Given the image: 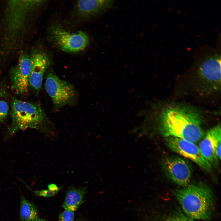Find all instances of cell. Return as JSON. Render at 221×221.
<instances>
[{"label":"cell","instance_id":"7a4b0ae2","mask_svg":"<svg viewBox=\"0 0 221 221\" xmlns=\"http://www.w3.org/2000/svg\"><path fill=\"white\" fill-rule=\"evenodd\" d=\"M174 193L188 217L205 221L211 219L215 200L212 191L206 185L200 183L187 185Z\"/></svg>","mask_w":221,"mask_h":221},{"label":"cell","instance_id":"9c48e42d","mask_svg":"<svg viewBox=\"0 0 221 221\" xmlns=\"http://www.w3.org/2000/svg\"><path fill=\"white\" fill-rule=\"evenodd\" d=\"M163 168L167 176L179 185H188L192 176L191 167L187 161L178 157L167 158L163 164Z\"/></svg>","mask_w":221,"mask_h":221},{"label":"cell","instance_id":"ffe728a7","mask_svg":"<svg viewBox=\"0 0 221 221\" xmlns=\"http://www.w3.org/2000/svg\"><path fill=\"white\" fill-rule=\"evenodd\" d=\"M74 212L64 210L60 213L59 216V221H74Z\"/></svg>","mask_w":221,"mask_h":221},{"label":"cell","instance_id":"6da1fadb","mask_svg":"<svg viewBox=\"0 0 221 221\" xmlns=\"http://www.w3.org/2000/svg\"><path fill=\"white\" fill-rule=\"evenodd\" d=\"M202 120L199 112L187 106H173L163 110L159 118V129L167 137H173L194 143L205 133L202 127Z\"/></svg>","mask_w":221,"mask_h":221},{"label":"cell","instance_id":"9a60e30c","mask_svg":"<svg viewBox=\"0 0 221 221\" xmlns=\"http://www.w3.org/2000/svg\"><path fill=\"white\" fill-rule=\"evenodd\" d=\"M19 216L21 221H34L38 218L36 206L23 196L20 200Z\"/></svg>","mask_w":221,"mask_h":221},{"label":"cell","instance_id":"603a6c76","mask_svg":"<svg viewBox=\"0 0 221 221\" xmlns=\"http://www.w3.org/2000/svg\"><path fill=\"white\" fill-rule=\"evenodd\" d=\"M34 221H47L45 219H40L39 218H37Z\"/></svg>","mask_w":221,"mask_h":221},{"label":"cell","instance_id":"5bb4252c","mask_svg":"<svg viewBox=\"0 0 221 221\" xmlns=\"http://www.w3.org/2000/svg\"><path fill=\"white\" fill-rule=\"evenodd\" d=\"M215 129L214 126L207 131L199 147L204 158L211 164L217 158L215 152Z\"/></svg>","mask_w":221,"mask_h":221},{"label":"cell","instance_id":"3957f363","mask_svg":"<svg viewBox=\"0 0 221 221\" xmlns=\"http://www.w3.org/2000/svg\"><path fill=\"white\" fill-rule=\"evenodd\" d=\"M10 115L11 122L9 131L11 134L19 130L39 128L45 116L39 104L16 99L12 100Z\"/></svg>","mask_w":221,"mask_h":221},{"label":"cell","instance_id":"5b68a950","mask_svg":"<svg viewBox=\"0 0 221 221\" xmlns=\"http://www.w3.org/2000/svg\"><path fill=\"white\" fill-rule=\"evenodd\" d=\"M44 0H11L7 3L5 23L8 34L17 33L31 12L45 3Z\"/></svg>","mask_w":221,"mask_h":221},{"label":"cell","instance_id":"2e32d148","mask_svg":"<svg viewBox=\"0 0 221 221\" xmlns=\"http://www.w3.org/2000/svg\"><path fill=\"white\" fill-rule=\"evenodd\" d=\"M215 152L217 159H221V125H218L215 126Z\"/></svg>","mask_w":221,"mask_h":221},{"label":"cell","instance_id":"ac0fdd59","mask_svg":"<svg viewBox=\"0 0 221 221\" xmlns=\"http://www.w3.org/2000/svg\"><path fill=\"white\" fill-rule=\"evenodd\" d=\"M166 221H194L193 219L186 216L180 211L169 216Z\"/></svg>","mask_w":221,"mask_h":221},{"label":"cell","instance_id":"8fae6325","mask_svg":"<svg viewBox=\"0 0 221 221\" xmlns=\"http://www.w3.org/2000/svg\"><path fill=\"white\" fill-rule=\"evenodd\" d=\"M30 56L32 67L29 87L37 93L41 87L44 75L50 64V60L46 54L41 52H33Z\"/></svg>","mask_w":221,"mask_h":221},{"label":"cell","instance_id":"52a82bcc","mask_svg":"<svg viewBox=\"0 0 221 221\" xmlns=\"http://www.w3.org/2000/svg\"><path fill=\"white\" fill-rule=\"evenodd\" d=\"M166 143L171 150L191 160L204 170H211V164L204 158L199 147L194 143L179 138L169 137L167 138Z\"/></svg>","mask_w":221,"mask_h":221},{"label":"cell","instance_id":"7402d4cb","mask_svg":"<svg viewBox=\"0 0 221 221\" xmlns=\"http://www.w3.org/2000/svg\"><path fill=\"white\" fill-rule=\"evenodd\" d=\"M6 93L5 91L0 88V98L5 97Z\"/></svg>","mask_w":221,"mask_h":221},{"label":"cell","instance_id":"4fadbf2b","mask_svg":"<svg viewBox=\"0 0 221 221\" xmlns=\"http://www.w3.org/2000/svg\"><path fill=\"white\" fill-rule=\"evenodd\" d=\"M87 192V188H70L68 190L62 207L65 210L74 212L81 205L85 195Z\"/></svg>","mask_w":221,"mask_h":221},{"label":"cell","instance_id":"7c38bea8","mask_svg":"<svg viewBox=\"0 0 221 221\" xmlns=\"http://www.w3.org/2000/svg\"><path fill=\"white\" fill-rule=\"evenodd\" d=\"M113 1L81 0L76 2L75 9L79 17L83 19L99 15L110 8Z\"/></svg>","mask_w":221,"mask_h":221},{"label":"cell","instance_id":"8992f818","mask_svg":"<svg viewBox=\"0 0 221 221\" xmlns=\"http://www.w3.org/2000/svg\"><path fill=\"white\" fill-rule=\"evenodd\" d=\"M45 87L56 109L70 103L75 96V91L73 86L67 81L60 79L52 72L47 74Z\"/></svg>","mask_w":221,"mask_h":221},{"label":"cell","instance_id":"30bf717a","mask_svg":"<svg viewBox=\"0 0 221 221\" xmlns=\"http://www.w3.org/2000/svg\"><path fill=\"white\" fill-rule=\"evenodd\" d=\"M201 78L215 88H218L221 83V55L215 53L207 57L199 68Z\"/></svg>","mask_w":221,"mask_h":221},{"label":"cell","instance_id":"44dd1931","mask_svg":"<svg viewBox=\"0 0 221 221\" xmlns=\"http://www.w3.org/2000/svg\"><path fill=\"white\" fill-rule=\"evenodd\" d=\"M48 189L51 190L58 192L61 189V188L58 187L55 184H51L48 185Z\"/></svg>","mask_w":221,"mask_h":221},{"label":"cell","instance_id":"d6986e66","mask_svg":"<svg viewBox=\"0 0 221 221\" xmlns=\"http://www.w3.org/2000/svg\"><path fill=\"white\" fill-rule=\"evenodd\" d=\"M9 109L6 102L0 99V122L4 121L7 117Z\"/></svg>","mask_w":221,"mask_h":221},{"label":"cell","instance_id":"ba28073f","mask_svg":"<svg viewBox=\"0 0 221 221\" xmlns=\"http://www.w3.org/2000/svg\"><path fill=\"white\" fill-rule=\"evenodd\" d=\"M31 67L30 55L26 52L22 53L11 73V89L15 94L22 95L28 92Z\"/></svg>","mask_w":221,"mask_h":221},{"label":"cell","instance_id":"e0dca14e","mask_svg":"<svg viewBox=\"0 0 221 221\" xmlns=\"http://www.w3.org/2000/svg\"><path fill=\"white\" fill-rule=\"evenodd\" d=\"M21 181L25 184L27 187L33 192L37 196L44 197H52L56 194L58 192L56 191H52L49 189H43L39 191H34L29 187L22 180Z\"/></svg>","mask_w":221,"mask_h":221},{"label":"cell","instance_id":"277c9868","mask_svg":"<svg viewBox=\"0 0 221 221\" xmlns=\"http://www.w3.org/2000/svg\"><path fill=\"white\" fill-rule=\"evenodd\" d=\"M48 37L54 44L64 52L75 53L83 50L88 45L89 39L84 32L71 33L65 29L57 21L49 27Z\"/></svg>","mask_w":221,"mask_h":221}]
</instances>
